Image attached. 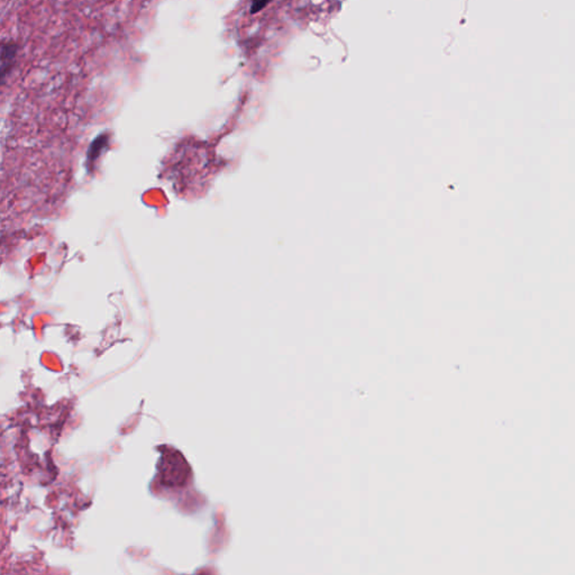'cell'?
I'll return each mask as SVG.
<instances>
[{
	"label": "cell",
	"instance_id": "1",
	"mask_svg": "<svg viewBox=\"0 0 575 575\" xmlns=\"http://www.w3.org/2000/svg\"><path fill=\"white\" fill-rule=\"evenodd\" d=\"M161 461L158 463L160 480L168 487H182L191 475V470L186 458L175 448L162 450Z\"/></svg>",
	"mask_w": 575,
	"mask_h": 575
},
{
	"label": "cell",
	"instance_id": "2",
	"mask_svg": "<svg viewBox=\"0 0 575 575\" xmlns=\"http://www.w3.org/2000/svg\"><path fill=\"white\" fill-rule=\"evenodd\" d=\"M19 45L14 41L4 42L0 44V66L13 71L16 66Z\"/></svg>",
	"mask_w": 575,
	"mask_h": 575
},
{
	"label": "cell",
	"instance_id": "3",
	"mask_svg": "<svg viewBox=\"0 0 575 575\" xmlns=\"http://www.w3.org/2000/svg\"><path fill=\"white\" fill-rule=\"evenodd\" d=\"M271 0H251V13L255 14L257 11L265 8L267 4L270 3Z\"/></svg>",
	"mask_w": 575,
	"mask_h": 575
},
{
	"label": "cell",
	"instance_id": "4",
	"mask_svg": "<svg viewBox=\"0 0 575 575\" xmlns=\"http://www.w3.org/2000/svg\"><path fill=\"white\" fill-rule=\"evenodd\" d=\"M9 74H11V71L4 68L3 66H0V87L5 85L6 80H7V76H9Z\"/></svg>",
	"mask_w": 575,
	"mask_h": 575
}]
</instances>
